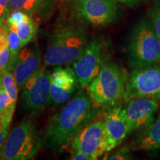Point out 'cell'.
Masks as SVG:
<instances>
[{
	"label": "cell",
	"mask_w": 160,
	"mask_h": 160,
	"mask_svg": "<svg viewBox=\"0 0 160 160\" xmlns=\"http://www.w3.org/2000/svg\"><path fill=\"white\" fill-rule=\"evenodd\" d=\"M16 105H17V103H11L0 114V122H1L2 129H8L9 126L11 125V120L13 119Z\"/></svg>",
	"instance_id": "22"
},
{
	"label": "cell",
	"mask_w": 160,
	"mask_h": 160,
	"mask_svg": "<svg viewBox=\"0 0 160 160\" xmlns=\"http://www.w3.org/2000/svg\"><path fill=\"white\" fill-rule=\"evenodd\" d=\"M151 25L160 40V4L155 6L151 12Z\"/></svg>",
	"instance_id": "24"
},
{
	"label": "cell",
	"mask_w": 160,
	"mask_h": 160,
	"mask_svg": "<svg viewBox=\"0 0 160 160\" xmlns=\"http://www.w3.org/2000/svg\"><path fill=\"white\" fill-rule=\"evenodd\" d=\"M105 47L99 39L88 43L82 55L73 63V70L78 83L82 88H88L99 74L105 64Z\"/></svg>",
	"instance_id": "7"
},
{
	"label": "cell",
	"mask_w": 160,
	"mask_h": 160,
	"mask_svg": "<svg viewBox=\"0 0 160 160\" xmlns=\"http://www.w3.org/2000/svg\"><path fill=\"white\" fill-rule=\"evenodd\" d=\"M107 152L119 145L129 134L125 108L118 106L108 112L103 120Z\"/></svg>",
	"instance_id": "12"
},
{
	"label": "cell",
	"mask_w": 160,
	"mask_h": 160,
	"mask_svg": "<svg viewBox=\"0 0 160 160\" xmlns=\"http://www.w3.org/2000/svg\"><path fill=\"white\" fill-rule=\"evenodd\" d=\"M128 77L125 70L117 64H104L99 74L88 87L96 107H111L124 98Z\"/></svg>",
	"instance_id": "3"
},
{
	"label": "cell",
	"mask_w": 160,
	"mask_h": 160,
	"mask_svg": "<svg viewBox=\"0 0 160 160\" xmlns=\"http://www.w3.org/2000/svg\"><path fill=\"white\" fill-rule=\"evenodd\" d=\"M8 129H2L0 131V149L2 147L3 144L5 143L6 138L8 137Z\"/></svg>",
	"instance_id": "29"
},
{
	"label": "cell",
	"mask_w": 160,
	"mask_h": 160,
	"mask_svg": "<svg viewBox=\"0 0 160 160\" xmlns=\"http://www.w3.org/2000/svg\"><path fill=\"white\" fill-rule=\"evenodd\" d=\"M71 159L73 160H91V157L82 152L71 151Z\"/></svg>",
	"instance_id": "27"
},
{
	"label": "cell",
	"mask_w": 160,
	"mask_h": 160,
	"mask_svg": "<svg viewBox=\"0 0 160 160\" xmlns=\"http://www.w3.org/2000/svg\"><path fill=\"white\" fill-rule=\"evenodd\" d=\"M119 1L126 4H133V3L137 2H139V0H119Z\"/></svg>",
	"instance_id": "30"
},
{
	"label": "cell",
	"mask_w": 160,
	"mask_h": 160,
	"mask_svg": "<svg viewBox=\"0 0 160 160\" xmlns=\"http://www.w3.org/2000/svg\"><path fill=\"white\" fill-rule=\"evenodd\" d=\"M88 92L80 90L48 120L45 140L49 148L65 147L95 113Z\"/></svg>",
	"instance_id": "1"
},
{
	"label": "cell",
	"mask_w": 160,
	"mask_h": 160,
	"mask_svg": "<svg viewBox=\"0 0 160 160\" xmlns=\"http://www.w3.org/2000/svg\"><path fill=\"white\" fill-rule=\"evenodd\" d=\"M51 82L65 89L77 91L78 83L73 68L58 66L53 70L51 76Z\"/></svg>",
	"instance_id": "15"
},
{
	"label": "cell",
	"mask_w": 160,
	"mask_h": 160,
	"mask_svg": "<svg viewBox=\"0 0 160 160\" xmlns=\"http://www.w3.org/2000/svg\"><path fill=\"white\" fill-rule=\"evenodd\" d=\"M71 148L88 155L91 160L97 159L107 152L103 121L97 120L80 130L71 140Z\"/></svg>",
	"instance_id": "9"
},
{
	"label": "cell",
	"mask_w": 160,
	"mask_h": 160,
	"mask_svg": "<svg viewBox=\"0 0 160 160\" xmlns=\"http://www.w3.org/2000/svg\"><path fill=\"white\" fill-rule=\"evenodd\" d=\"M137 148L145 151L160 150V112L156 121L145 130V133L138 140Z\"/></svg>",
	"instance_id": "14"
},
{
	"label": "cell",
	"mask_w": 160,
	"mask_h": 160,
	"mask_svg": "<svg viewBox=\"0 0 160 160\" xmlns=\"http://www.w3.org/2000/svg\"><path fill=\"white\" fill-rule=\"evenodd\" d=\"M43 145L33 120L28 119L14 128L0 149V159H31Z\"/></svg>",
	"instance_id": "4"
},
{
	"label": "cell",
	"mask_w": 160,
	"mask_h": 160,
	"mask_svg": "<svg viewBox=\"0 0 160 160\" xmlns=\"http://www.w3.org/2000/svg\"><path fill=\"white\" fill-rule=\"evenodd\" d=\"M159 105L154 99L135 98L128 101L125 108L129 133L141 129H147L154 122Z\"/></svg>",
	"instance_id": "11"
},
{
	"label": "cell",
	"mask_w": 160,
	"mask_h": 160,
	"mask_svg": "<svg viewBox=\"0 0 160 160\" xmlns=\"http://www.w3.org/2000/svg\"><path fill=\"white\" fill-rule=\"evenodd\" d=\"M2 84L4 89L7 92L8 95L12 99V101L17 103L18 93H19V87H18L13 73L8 68L5 69L2 71Z\"/></svg>",
	"instance_id": "21"
},
{
	"label": "cell",
	"mask_w": 160,
	"mask_h": 160,
	"mask_svg": "<svg viewBox=\"0 0 160 160\" xmlns=\"http://www.w3.org/2000/svg\"><path fill=\"white\" fill-rule=\"evenodd\" d=\"M79 17L93 26H104L117 17V4L114 0H77Z\"/></svg>",
	"instance_id": "10"
},
{
	"label": "cell",
	"mask_w": 160,
	"mask_h": 160,
	"mask_svg": "<svg viewBox=\"0 0 160 160\" xmlns=\"http://www.w3.org/2000/svg\"><path fill=\"white\" fill-rule=\"evenodd\" d=\"M131 159V155L130 153V150L128 148H122L118 150L113 154L109 156L108 157L105 158V159Z\"/></svg>",
	"instance_id": "26"
},
{
	"label": "cell",
	"mask_w": 160,
	"mask_h": 160,
	"mask_svg": "<svg viewBox=\"0 0 160 160\" xmlns=\"http://www.w3.org/2000/svg\"><path fill=\"white\" fill-rule=\"evenodd\" d=\"M129 63L136 68L160 63V40L151 23L142 22L133 31L128 48Z\"/></svg>",
	"instance_id": "5"
},
{
	"label": "cell",
	"mask_w": 160,
	"mask_h": 160,
	"mask_svg": "<svg viewBox=\"0 0 160 160\" xmlns=\"http://www.w3.org/2000/svg\"><path fill=\"white\" fill-rule=\"evenodd\" d=\"M51 76L49 70L41 68L25 83L22 88V99L28 111L38 113L50 103Z\"/></svg>",
	"instance_id": "8"
},
{
	"label": "cell",
	"mask_w": 160,
	"mask_h": 160,
	"mask_svg": "<svg viewBox=\"0 0 160 160\" xmlns=\"http://www.w3.org/2000/svg\"><path fill=\"white\" fill-rule=\"evenodd\" d=\"M14 102L12 101V99L8 95L7 92L4 89L3 86L2 85L0 88V114L4 111L6 108L11 103H13ZM16 103V102H14Z\"/></svg>",
	"instance_id": "25"
},
{
	"label": "cell",
	"mask_w": 160,
	"mask_h": 160,
	"mask_svg": "<svg viewBox=\"0 0 160 160\" xmlns=\"http://www.w3.org/2000/svg\"><path fill=\"white\" fill-rule=\"evenodd\" d=\"M160 97V66L152 65L133 71L128 77L124 99Z\"/></svg>",
	"instance_id": "6"
},
{
	"label": "cell",
	"mask_w": 160,
	"mask_h": 160,
	"mask_svg": "<svg viewBox=\"0 0 160 160\" xmlns=\"http://www.w3.org/2000/svg\"><path fill=\"white\" fill-rule=\"evenodd\" d=\"M9 0H0V17H4L5 11H8L7 8Z\"/></svg>",
	"instance_id": "28"
},
{
	"label": "cell",
	"mask_w": 160,
	"mask_h": 160,
	"mask_svg": "<svg viewBox=\"0 0 160 160\" xmlns=\"http://www.w3.org/2000/svg\"><path fill=\"white\" fill-rule=\"evenodd\" d=\"M8 45L10 49V60L7 68L13 71L16 61L22 48L21 40L14 30L8 27Z\"/></svg>",
	"instance_id": "19"
},
{
	"label": "cell",
	"mask_w": 160,
	"mask_h": 160,
	"mask_svg": "<svg viewBox=\"0 0 160 160\" xmlns=\"http://www.w3.org/2000/svg\"><path fill=\"white\" fill-rule=\"evenodd\" d=\"M73 90L65 89L51 82L50 88V102L53 105H59L69 101L75 93Z\"/></svg>",
	"instance_id": "20"
},
{
	"label": "cell",
	"mask_w": 160,
	"mask_h": 160,
	"mask_svg": "<svg viewBox=\"0 0 160 160\" xmlns=\"http://www.w3.org/2000/svg\"><path fill=\"white\" fill-rule=\"evenodd\" d=\"M9 28H11L17 32L21 40L22 48L31 42L35 37L38 31V25L32 19V18Z\"/></svg>",
	"instance_id": "17"
},
{
	"label": "cell",
	"mask_w": 160,
	"mask_h": 160,
	"mask_svg": "<svg viewBox=\"0 0 160 160\" xmlns=\"http://www.w3.org/2000/svg\"><path fill=\"white\" fill-rule=\"evenodd\" d=\"M48 0H9L8 11H21L31 17L39 13Z\"/></svg>",
	"instance_id": "16"
},
{
	"label": "cell",
	"mask_w": 160,
	"mask_h": 160,
	"mask_svg": "<svg viewBox=\"0 0 160 160\" xmlns=\"http://www.w3.org/2000/svg\"><path fill=\"white\" fill-rule=\"evenodd\" d=\"M2 130V125H1V122H0V131Z\"/></svg>",
	"instance_id": "32"
},
{
	"label": "cell",
	"mask_w": 160,
	"mask_h": 160,
	"mask_svg": "<svg viewBox=\"0 0 160 160\" xmlns=\"http://www.w3.org/2000/svg\"><path fill=\"white\" fill-rule=\"evenodd\" d=\"M10 49L8 45V25L2 23L0 27V71H3L8 65Z\"/></svg>",
	"instance_id": "18"
},
{
	"label": "cell",
	"mask_w": 160,
	"mask_h": 160,
	"mask_svg": "<svg viewBox=\"0 0 160 160\" xmlns=\"http://www.w3.org/2000/svg\"><path fill=\"white\" fill-rule=\"evenodd\" d=\"M41 61V51L38 45L21 50L13 69V75L19 88H23L25 83L39 68Z\"/></svg>",
	"instance_id": "13"
},
{
	"label": "cell",
	"mask_w": 160,
	"mask_h": 160,
	"mask_svg": "<svg viewBox=\"0 0 160 160\" xmlns=\"http://www.w3.org/2000/svg\"><path fill=\"white\" fill-rule=\"evenodd\" d=\"M31 17L25 12L21 11H10L6 22L8 27H11V26L17 25L22 22L31 19Z\"/></svg>",
	"instance_id": "23"
},
{
	"label": "cell",
	"mask_w": 160,
	"mask_h": 160,
	"mask_svg": "<svg viewBox=\"0 0 160 160\" xmlns=\"http://www.w3.org/2000/svg\"><path fill=\"white\" fill-rule=\"evenodd\" d=\"M3 21H4V17H0V27H1V25H2V23H3Z\"/></svg>",
	"instance_id": "31"
},
{
	"label": "cell",
	"mask_w": 160,
	"mask_h": 160,
	"mask_svg": "<svg viewBox=\"0 0 160 160\" xmlns=\"http://www.w3.org/2000/svg\"><path fill=\"white\" fill-rule=\"evenodd\" d=\"M88 45L85 32L73 25L64 26L54 32L44 56L47 66L73 62L82 55Z\"/></svg>",
	"instance_id": "2"
}]
</instances>
